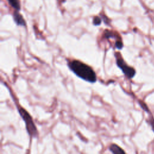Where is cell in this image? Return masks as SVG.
Segmentation results:
<instances>
[{
  "label": "cell",
  "mask_w": 154,
  "mask_h": 154,
  "mask_svg": "<svg viewBox=\"0 0 154 154\" xmlns=\"http://www.w3.org/2000/svg\"><path fill=\"white\" fill-rule=\"evenodd\" d=\"M109 150L113 153H125V152L118 145L112 144L109 146Z\"/></svg>",
  "instance_id": "obj_5"
},
{
  "label": "cell",
  "mask_w": 154,
  "mask_h": 154,
  "mask_svg": "<svg viewBox=\"0 0 154 154\" xmlns=\"http://www.w3.org/2000/svg\"><path fill=\"white\" fill-rule=\"evenodd\" d=\"M10 5L17 11L20 9V5L19 0H7Z\"/></svg>",
  "instance_id": "obj_6"
},
{
  "label": "cell",
  "mask_w": 154,
  "mask_h": 154,
  "mask_svg": "<svg viewBox=\"0 0 154 154\" xmlns=\"http://www.w3.org/2000/svg\"><path fill=\"white\" fill-rule=\"evenodd\" d=\"M101 19L98 17V16H96L93 18V23L94 25H96V26H98L99 25L100 23H101Z\"/></svg>",
  "instance_id": "obj_7"
},
{
  "label": "cell",
  "mask_w": 154,
  "mask_h": 154,
  "mask_svg": "<svg viewBox=\"0 0 154 154\" xmlns=\"http://www.w3.org/2000/svg\"><path fill=\"white\" fill-rule=\"evenodd\" d=\"M17 108L19 114L25 122L26 129L29 137L31 138H37L38 133L30 114L20 105H17Z\"/></svg>",
  "instance_id": "obj_2"
},
{
  "label": "cell",
  "mask_w": 154,
  "mask_h": 154,
  "mask_svg": "<svg viewBox=\"0 0 154 154\" xmlns=\"http://www.w3.org/2000/svg\"><path fill=\"white\" fill-rule=\"evenodd\" d=\"M115 46L117 49H122V48L123 47V42H122V40L120 39L117 40L116 43H115Z\"/></svg>",
  "instance_id": "obj_8"
},
{
  "label": "cell",
  "mask_w": 154,
  "mask_h": 154,
  "mask_svg": "<svg viewBox=\"0 0 154 154\" xmlns=\"http://www.w3.org/2000/svg\"><path fill=\"white\" fill-rule=\"evenodd\" d=\"M115 57L117 66L122 70L125 76L128 79L133 78L136 74L135 70L125 61L119 52H115Z\"/></svg>",
  "instance_id": "obj_3"
},
{
  "label": "cell",
  "mask_w": 154,
  "mask_h": 154,
  "mask_svg": "<svg viewBox=\"0 0 154 154\" xmlns=\"http://www.w3.org/2000/svg\"><path fill=\"white\" fill-rule=\"evenodd\" d=\"M67 66L70 70L78 77L90 83L97 81L95 72L88 64L78 60H68Z\"/></svg>",
  "instance_id": "obj_1"
},
{
  "label": "cell",
  "mask_w": 154,
  "mask_h": 154,
  "mask_svg": "<svg viewBox=\"0 0 154 154\" xmlns=\"http://www.w3.org/2000/svg\"><path fill=\"white\" fill-rule=\"evenodd\" d=\"M13 19L15 22V23L19 26H26V22L24 19L23 18L22 16L17 11H15L13 14Z\"/></svg>",
  "instance_id": "obj_4"
},
{
  "label": "cell",
  "mask_w": 154,
  "mask_h": 154,
  "mask_svg": "<svg viewBox=\"0 0 154 154\" xmlns=\"http://www.w3.org/2000/svg\"><path fill=\"white\" fill-rule=\"evenodd\" d=\"M149 124L152 129V131L154 132V118L152 116H151L149 119Z\"/></svg>",
  "instance_id": "obj_9"
}]
</instances>
